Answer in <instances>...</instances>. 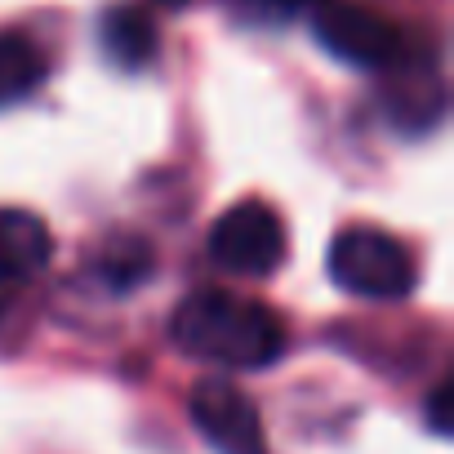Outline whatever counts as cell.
Here are the masks:
<instances>
[{"mask_svg": "<svg viewBox=\"0 0 454 454\" xmlns=\"http://www.w3.org/2000/svg\"><path fill=\"white\" fill-rule=\"evenodd\" d=\"M268 5L290 14V10H312V5H325V0H268Z\"/></svg>", "mask_w": 454, "mask_h": 454, "instance_id": "cell-11", "label": "cell"}, {"mask_svg": "<svg viewBox=\"0 0 454 454\" xmlns=\"http://www.w3.org/2000/svg\"><path fill=\"white\" fill-rule=\"evenodd\" d=\"M209 254L237 277H272L286 263V223L263 200H237L214 218Z\"/></svg>", "mask_w": 454, "mask_h": 454, "instance_id": "cell-3", "label": "cell"}, {"mask_svg": "<svg viewBox=\"0 0 454 454\" xmlns=\"http://www.w3.org/2000/svg\"><path fill=\"white\" fill-rule=\"evenodd\" d=\"M330 277L343 294L370 299V303H392L405 299L419 281L414 254L383 227H343L330 246Z\"/></svg>", "mask_w": 454, "mask_h": 454, "instance_id": "cell-2", "label": "cell"}, {"mask_svg": "<svg viewBox=\"0 0 454 454\" xmlns=\"http://www.w3.org/2000/svg\"><path fill=\"white\" fill-rule=\"evenodd\" d=\"M165 5H187V0H165Z\"/></svg>", "mask_w": 454, "mask_h": 454, "instance_id": "cell-12", "label": "cell"}, {"mask_svg": "<svg viewBox=\"0 0 454 454\" xmlns=\"http://www.w3.org/2000/svg\"><path fill=\"white\" fill-rule=\"evenodd\" d=\"M54 259L50 223L23 205H0V281L23 286L36 281Z\"/></svg>", "mask_w": 454, "mask_h": 454, "instance_id": "cell-6", "label": "cell"}, {"mask_svg": "<svg viewBox=\"0 0 454 454\" xmlns=\"http://www.w3.org/2000/svg\"><path fill=\"white\" fill-rule=\"evenodd\" d=\"M147 268H152V254H147L143 241H125V246H116V250L103 259V272H107V281H112L116 290H129L134 281H143Z\"/></svg>", "mask_w": 454, "mask_h": 454, "instance_id": "cell-9", "label": "cell"}, {"mask_svg": "<svg viewBox=\"0 0 454 454\" xmlns=\"http://www.w3.org/2000/svg\"><path fill=\"white\" fill-rule=\"evenodd\" d=\"M169 334L187 356L227 370H268L286 352L281 317L259 299H241L227 290L187 294L169 321Z\"/></svg>", "mask_w": 454, "mask_h": 454, "instance_id": "cell-1", "label": "cell"}, {"mask_svg": "<svg viewBox=\"0 0 454 454\" xmlns=\"http://www.w3.org/2000/svg\"><path fill=\"white\" fill-rule=\"evenodd\" d=\"M192 423L214 454H268L263 419L254 401L227 379H200L192 387Z\"/></svg>", "mask_w": 454, "mask_h": 454, "instance_id": "cell-5", "label": "cell"}, {"mask_svg": "<svg viewBox=\"0 0 454 454\" xmlns=\"http://www.w3.org/2000/svg\"><path fill=\"white\" fill-rule=\"evenodd\" d=\"M317 41L325 54L361 72H392L405 59L401 27L365 5H325L317 14Z\"/></svg>", "mask_w": 454, "mask_h": 454, "instance_id": "cell-4", "label": "cell"}, {"mask_svg": "<svg viewBox=\"0 0 454 454\" xmlns=\"http://www.w3.org/2000/svg\"><path fill=\"white\" fill-rule=\"evenodd\" d=\"M50 76L45 50L23 32H0V107L32 98Z\"/></svg>", "mask_w": 454, "mask_h": 454, "instance_id": "cell-8", "label": "cell"}, {"mask_svg": "<svg viewBox=\"0 0 454 454\" xmlns=\"http://www.w3.org/2000/svg\"><path fill=\"white\" fill-rule=\"evenodd\" d=\"M427 423H432V432H450V383H436L432 387V396H427Z\"/></svg>", "mask_w": 454, "mask_h": 454, "instance_id": "cell-10", "label": "cell"}, {"mask_svg": "<svg viewBox=\"0 0 454 454\" xmlns=\"http://www.w3.org/2000/svg\"><path fill=\"white\" fill-rule=\"evenodd\" d=\"M98 45L107 54L112 67L121 72H143L156 50H160V36H156V23L134 10V5H112L103 19H98Z\"/></svg>", "mask_w": 454, "mask_h": 454, "instance_id": "cell-7", "label": "cell"}]
</instances>
